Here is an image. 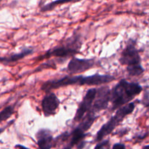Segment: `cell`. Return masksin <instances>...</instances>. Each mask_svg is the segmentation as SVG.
Masks as SVG:
<instances>
[{"label": "cell", "instance_id": "6da1fadb", "mask_svg": "<svg viewBox=\"0 0 149 149\" xmlns=\"http://www.w3.org/2000/svg\"><path fill=\"white\" fill-rule=\"evenodd\" d=\"M141 86L138 83L129 82L125 79H121L110 90V103L112 110L128 104L135 96L142 92Z\"/></svg>", "mask_w": 149, "mask_h": 149}, {"label": "cell", "instance_id": "7a4b0ae2", "mask_svg": "<svg viewBox=\"0 0 149 149\" xmlns=\"http://www.w3.org/2000/svg\"><path fill=\"white\" fill-rule=\"evenodd\" d=\"M134 107L135 106L134 103H129L128 104L117 109L115 114L108 121V122L104 124L101 127L99 130L96 133V141H102L105 137L110 135L127 115L130 114L134 111Z\"/></svg>", "mask_w": 149, "mask_h": 149}, {"label": "cell", "instance_id": "3957f363", "mask_svg": "<svg viewBox=\"0 0 149 149\" xmlns=\"http://www.w3.org/2000/svg\"><path fill=\"white\" fill-rule=\"evenodd\" d=\"M81 47L80 39L73 36L67 41V43L60 47H56L51 50L48 51L43 58L55 57L58 58H67L69 57H74V55L79 53V49Z\"/></svg>", "mask_w": 149, "mask_h": 149}, {"label": "cell", "instance_id": "277c9868", "mask_svg": "<svg viewBox=\"0 0 149 149\" xmlns=\"http://www.w3.org/2000/svg\"><path fill=\"white\" fill-rule=\"evenodd\" d=\"M83 76H67L59 79L50 80L44 83L42 86V90L46 93L54 89H58L60 87H67L70 85H83Z\"/></svg>", "mask_w": 149, "mask_h": 149}, {"label": "cell", "instance_id": "5b68a950", "mask_svg": "<svg viewBox=\"0 0 149 149\" xmlns=\"http://www.w3.org/2000/svg\"><path fill=\"white\" fill-rule=\"evenodd\" d=\"M121 64L128 66L140 65L141 58L138 50L133 44H128L121 52L119 59Z\"/></svg>", "mask_w": 149, "mask_h": 149}, {"label": "cell", "instance_id": "8992f818", "mask_svg": "<svg viewBox=\"0 0 149 149\" xmlns=\"http://www.w3.org/2000/svg\"><path fill=\"white\" fill-rule=\"evenodd\" d=\"M96 94V88H91L86 92V95L83 97V100L80 102L77 111L75 113L74 121L75 122H80L83 116L91 109L93 103L94 101L95 97Z\"/></svg>", "mask_w": 149, "mask_h": 149}, {"label": "cell", "instance_id": "52a82bcc", "mask_svg": "<svg viewBox=\"0 0 149 149\" xmlns=\"http://www.w3.org/2000/svg\"><path fill=\"white\" fill-rule=\"evenodd\" d=\"M110 101V90L108 86H103L96 89V94L93 103L91 110L95 113L105 110Z\"/></svg>", "mask_w": 149, "mask_h": 149}, {"label": "cell", "instance_id": "ba28073f", "mask_svg": "<svg viewBox=\"0 0 149 149\" xmlns=\"http://www.w3.org/2000/svg\"><path fill=\"white\" fill-rule=\"evenodd\" d=\"M95 61L93 59H80L73 57L67 65V71L70 74H77L88 71L94 66Z\"/></svg>", "mask_w": 149, "mask_h": 149}, {"label": "cell", "instance_id": "9c48e42d", "mask_svg": "<svg viewBox=\"0 0 149 149\" xmlns=\"http://www.w3.org/2000/svg\"><path fill=\"white\" fill-rule=\"evenodd\" d=\"M60 104V100L53 93H48L42 100V109L45 116L55 114Z\"/></svg>", "mask_w": 149, "mask_h": 149}, {"label": "cell", "instance_id": "30bf717a", "mask_svg": "<svg viewBox=\"0 0 149 149\" xmlns=\"http://www.w3.org/2000/svg\"><path fill=\"white\" fill-rule=\"evenodd\" d=\"M36 137L39 149H51L52 148L53 138L51 131L47 129H41L37 132Z\"/></svg>", "mask_w": 149, "mask_h": 149}, {"label": "cell", "instance_id": "8fae6325", "mask_svg": "<svg viewBox=\"0 0 149 149\" xmlns=\"http://www.w3.org/2000/svg\"><path fill=\"white\" fill-rule=\"evenodd\" d=\"M32 52H33V50H32V49L26 48V49H23V50L20 52H19V53L13 54V55H10V56L7 57H0V63L2 64L7 65V64L17 62V61L24 58L25 57L27 56V55H31Z\"/></svg>", "mask_w": 149, "mask_h": 149}, {"label": "cell", "instance_id": "7c38bea8", "mask_svg": "<svg viewBox=\"0 0 149 149\" xmlns=\"http://www.w3.org/2000/svg\"><path fill=\"white\" fill-rule=\"evenodd\" d=\"M97 118L96 113L91 109L86 115L80 120V124L77 127L82 130L83 132H86L91 128V125H93L94 121Z\"/></svg>", "mask_w": 149, "mask_h": 149}, {"label": "cell", "instance_id": "4fadbf2b", "mask_svg": "<svg viewBox=\"0 0 149 149\" xmlns=\"http://www.w3.org/2000/svg\"><path fill=\"white\" fill-rule=\"evenodd\" d=\"M85 137H86L85 132H83L80 128L77 127L72 132L70 145H69L65 149H71L74 145L80 144V143L83 142V140Z\"/></svg>", "mask_w": 149, "mask_h": 149}, {"label": "cell", "instance_id": "5bb4252c", "mask_svg": "<svg viewBox=\"0 0 149 149\" xmlns=\"http://www.w3.org/2000/svg\"><path fill=\"white\" fill-rule=\"evenodd\" d=\"M79 0H56V1H52L51 3L45 4L43 7L41 8V11L42 12H48L51 11V10H53L56 6L59 5V4H66V3L69 2H73V1H77Z\"/></svg>", "mask_w": 149, "mask_h": 149}, {"label": "cell", "instance_id": "9a60e30c", "mask_svg": "<svg viewBox=\"0 0 149 149\" xmlns=\"http://www.w3.org/2000/svg\"><path fill=\"white\" fill-rule=\"evenodd\" d=\"M13 112H14V108H13V106H8L4 108L0 112V124L2 122L7 120L13 115Z\"/></svg>", "mask_w": 149, "mask_h": 149}, {"label": "cell", "instance_id": "2e32d148", "mask_svg": "<svg viewBox=\"0 0 149 149\" xmlns=\"http://www.w3.org/2000/svg\"><path fill=\"white\" fill-rule=\"evenodd\" d=\"M127 71L128 72L129 75L132 76V77H137L140 76L144 72L143 66L140 65H134V66H128L127 67Z\"/></svg>", "mask_w": 149, "mask_h": 149}, {"label": "cell", "instance_id": "e0dca14e", "mask_svg": "<svg viewBox=\"0 0 149 149\" xmlns=\"http://www.w3.org/2000/svg\"><path fill=\"white\" fill-rule=\"evenodd\" d=\"M110 148V142L109 141H104L98 143L95 146L94 149H109Z\"/></svg>", "mask_w": 149, "mask_h": 149}, {"label": "cell", "instance_id": "ac0fdd59", "mask_svg": "<svg viewBox=\"0 0 149 149\" xmlns=\"http://www.w3.org/2000/svg\"><path fill=\"white\" fill-rule=\"evenodd\" d=\"M112 149H126L125 146L122 143H116L113 146Z\"/></svg>", "mask_w": 149, "mask_h": 149}, {"label": "cell", "instance_id": "d6986e66", "mask_svg": "<svg viewBox=\"0 0 149 149\" xmlns=\"http://www.w3.org/2000/svg\"><path fill=\"white\" fill-rule=\"evenodd\" d=\"M15 148H16V149H29V148H26V147L23 146H21V145H17V146H15Z\"/></svg>", "mask_w": 149, "mask_h": 149}, {"label": "cell", "instance_id": "ffe728a7", "mask_svg": "<svg viewBox=\"0 0 149 149\" xmlns=\"http://www.w3.org/2000/svg\"><path fill=\"white\" fill-rule=\"evenodd\" d=\"M4 130H5V127H4V128H0V134H1V132H2Z\"/></svg>", "mask_w": 149, "mask_h": 149}, {"label": "cell", "instance_id": "44dd1931", "mask_svg": "<svg viewBox=\"0 0 149 149\" xmlns=\"http://www.w3.org/2000/svg\"><path fill=\"white\" fill-rule=\"evenodd\" d=\"M142 149H149V145L148 146H145L144 148H142Z\"/></svg>", "mask_w": 149, "mask_h": 149}, {"label": "cell", "instance_id": "7402d4cb", "mask_svg": "<svg viewBox=\"0 0 149 149\" xmlns=\"http://www.w3.org/2000/svg\"><path fill=\"white\" fill-rule=\"evenodd\" d=\"M118 1H125V0H118Z\"/></svg>", "mask_w": 149, "mask_h": 149}]
</instances>
